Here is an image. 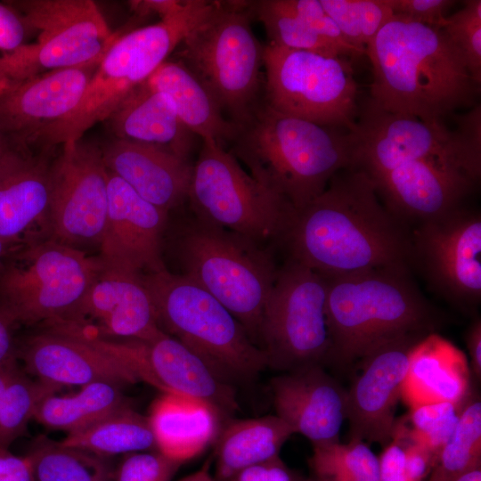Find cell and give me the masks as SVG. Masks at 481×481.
<instances>
[{"instance_id": "obj_28", "label": "cell", "mask_w": 481, "mask_h": 481, "mask_svg": "<svg viewBox=\"0 0 481 481\" xmlns=\"http://www.w3.org/2000/svg\"><path fill=\"white\" fill-rule=\"evenodd\" d=\"M220 416L204 401L163 393L151 404L148 420L157 451L183 463L201 453L215 438Z\"/></svg>"}, {"instance_id": "obj_37", "label": "cell", "mask_w": 481, "mask_h": 481, "mask_svg": "<svg viewBox=\"0 0 481 481\" xmlns=\"http://www.w3.org/2000/svg\"><path fill=\"white\" fill-rule=\"evenodd\" d=\"M346 41L365 54V49L394 16L387 0H320Z\"/></svg>"}, {"instance_id": "obj_38", "label": "cell", "mask_w": 481, "mask_h": 481, "mask_svg": "<svg viewBox=\"0 0 481 481\" xmlns=\"http://www.w3.org/2000/svg\"><path fill=\"white\" fill-rule=\"evenodd\" d=\"M311 463L327 481H380L379 459L364 442L314 446Z\"/></svg>"}, {"instance_id": "obj_45", "label": "cell", "mask_w": 481, "mask_h": 481, "mask_svg": "<svg viewBox=\"0 0 481 481\" xmlns=\"http://www.w3.org/2000/svg\"><path fill=\"white\" fill-rule=\"evenodd\" d=\"M380 481H408L405 471L404 442L397 435L385 446L379 459Z\"/></svg>"}, {"instance_id": "obj_11", "label": "cell", "mask_w": 481, "mask_h": 481, "mask_svg": "<svg viewBox=\"0 0 481 481\" xmlns=\"http://www.w3.org/2000/svg\"><path fill=\"white\" fill-rule=\"evenodd\" d=\"M457 124L452 129L444 122L390 113L368 100L349 131L352 167L371 175L407 159L444 158L481 175L480 104L459 117Z\"/></svg>"}, {"instance_id": "obj_5", "label": "cell", "mask_w": 481, "mask_h": 481, "mask_svg": "<svg viewBox=\"0 0 481 481\" xmlns=\"http://www.w3.org/2000/svg\"><path fill=\"white\" fill-rule=\"evenodd\" d=\"M211 5L213 1L188 0L177 14L121 34L104 53L76 108L43 129L34 144L55 147L76 141L106 121L166 61Z\"/></svg>"}, {"instance_id": "obj_39", "label": "cell", "mask_w": 481, "mask_h": 481, "mask_svg": "<svg viewBox=\"0 0 481 481\" xmlns=\"http://www.w3.org/2000/svg\"><path fill=\"white\" fill-rule=\"evenodd\" d=\"M460 405L440 402L411 409L405 419L409 426L404 421L396 420L394 433L426 447L434 455L436 462L456 428L461 411Z\"/></svg>"}, {"instance_id": "obj_47", "label": "cell", "mask_w": 481, "mask_h": 481, "mask_svg": "<svg viewBox=\"0 0 481 481\" xmlns=\"http://www.w3.org/2000/svg\"><path fill=\"white\" fill-rule=\"evenodd\" d=\"M404 452L407 480L421 481L435 466L434 455L423 445L410 441L404 443Z\"/></svg>"}, {"instance_id": "obj_46", "label": "cell", "mask_w": 481, "mask_h": 481, "mask_svg": "<svg viewBox=\"0 0 481 481\" xmlns=\"http://www.w3.org/2000/svg\"><path fill=\"white\" fill-rule=\"evenodd\" d=\"M229 481H298L279 456L249 466Z\"/></svg>"}, {"instance_id": "obj_53", "label": "cell", "mask_w": 481, "mask_h": 481, "mask_svg": "<svg viewBox=\"0 0 481 481\" xmlns=\"http://www.w3.org/2000/svg\"><path fill=\"white\" fill-rule=\"evenodd\" d=\"M179 481H215L205 469L198 470Z\"/></svg>"}, {"instance_id": "obj_26", "label": "cell", "mask_w": 481, "mask_h": 481, "mask_svg": "<svg viewBox=\"0 0 481 481\" xmlns=\"http://www.w3.org/2000/svg\"><path fill=\"white\" fill-rule=\"evenodd\" d=\"M465 354L436 332L421 338L409 354L401 399L410 410L428 404H461L469 390Z\"/></svg>"}, {"instance_id": "obj_32", "label": "cell", "mask_w": 481, "mask_h": 481, "mask_svg": "<svg viewBox=\"0 0 481 481\" xmlns=\"http://www.w3.org/2000/svg\"><path fill=\"white\" fill-rule=\"evenodd\" d=\"M102 457L157 449L148 420L126 404L87 428L67 434L60 441Z\"/></svg>"}, {"instance_id": "obj_30", "label": "cell", "mask_w": 481, "mask_h": 481, "mask_svg": "<svg viewBox=\"0 0 481 481\" xmlns=\"http://www.w3.org/2000/svg\"><path fill=\"white\" fill-rule=\"evenodd\" d=\"M294 430L277 415L231 423L221 433L216 447V473L229 480L240 470L279 456Z\"/></svg>"}, {"instance_id": "obj_14", "label": "cell", "mask_w": 481, "mask_h": 481, "mask_svg": "<svg viewBox=\"0 0 481 481\" xmlns=\"http://www.w3.org/2000/svg\"><path fill=\"white\" fill-rule=\"evenodd\" d=\"M326 298L325 276L292 259L278 269L259 331L268 366L289 371L327 361Z\"/></svg>"}, {"instance_id": "obj_17", "label": "cell", "mask_w": 481, "mask_h": 481, "mask_svg": "<svg viewBox=\"0 0 481 481\" xmlns=\"http://www.w3.org/2000/svg\"><path fill=\"white\" fill-rule=\"evenodd\" d=\"M141 275L102 265L73 312L48 329L89 338L148 341L156 338L163 330Z\"/></svg>"}, {"instance_id": "obj_7", "label": "cell", "mask_w": 481, "mask_h": 481, "mask_svg": "<svg viewBox=\"0 0 481 481\" xmlns=\"http://www.w3.org/2000/svg\"><path fill=\"white\" fill-rule=\"evenodd\" d=\"M159 328L225 381L249 379L268 367L265 352L218 300L182 274L167 269L141 275Z\"/></svg>"}, {"instance_id": "obj_1", "label": "cell", "mask_w": 481, "mask_h": 481, "mask_svg": "<svg viewBox=\"0 0 481 481\" xmlns=\"http://www.w3.org/2000/svg\"><path fill=\"white\" fill-rule=\"evenodd\" d=\"M297 261L323 276L412 264L411 234L356 167L338 172L325 190L294 210L282 234Z\"/></svg>"}, {"instance_id": "obj_35", "label": "cell", "mask_w": 481, "mask_h": 481, "mask_svg": "<svg viewBox=\"0 0 481 481\" xmlns=\"http://www.w3.org/2000/svg\"><path fill=\"white\" fill-rule=\"evenodd\" d=\"M481 403H469L461 409L456 428L432 469L428 481H453L480 468Z\"/></svg>"}, {"instance_id": "obj_4", "label": "cell", "mask_w": 481, "mask_h": 481, "mask_svg": "<svg viewBox=\"0 0 481 481\" xmlns=\"http://www.w3.org/2000/svg\"><path fill=\"white\" fill-rule=\"evenodd\" d=\"M326 280L330 342L327 361L334 364L360 362L404 336L435 332L436 312L412 281L409 269H371Z\"/></svg>"}, {"instance_id": "obj_21", "label": "cell", "mask_w": 481, "mask_h": 481, "mask_svg": "<svg viewBox=\"0 0 481 481\" xmlns=\"http://www.w3.org/2000/svg\"><path fill=\"white\" fill-rule=\"evenodd\" d=\"M54 147L10 145L0 156V239L22 245L51 238L50 175Z\"/></svg>"}, {"instance_id": "obj_52", "label": "cell", "mask_w": 481, "mask_h": 481, "mask_svg": "<svg viewBox=\"0 0 481 481\" xmlns=\"http://www.w3.org/2000/svg\"><path fill=\"white\" fill-rule=\"evenodd\" d=\"M20 371L17 360L0 364V397Z\"/></svg>"}, {"instance_id": "obj_24", "label": "cell", "mask_w": 481, "mask_h": 481, "mask_svg": "<svg viewBox=\"0 0 481 481\" xmlns=\"http://www.w3.org/2000/svg\"><path fill=\"white\" fill-rule=\"evenodd\" d=\"M276 415L314 446L339 442L346 390L322 364L306 365L271 380Z\"/></svg>"}, {"instance_id": "obj_3", "label": "cell", "mask_w": 481, "mask_h": 481, "mask_svg": "<svg viewBox=\"0 0 481 481\" xmlns=\"http://www.w3.org/2000/svg\"><path fill=\"white\" fill-rule=\"evenodd\" d=\"M229 151L264 187L299 209L352 167L347 130L279 112L265 101L237 128Z\"/></svg>"}, {"instance_id": "obj_40", "label": "cell", "mask_w": 481, "mask_h": 481, "mask_svg": "<svg viewBox=\"0 0 481 481\" xmlns=\"http://www.w3.org/2000/svg\"><path fill=\"white\" fill-rule=\"evenodd\" d=\"M440 29L463 55L476 83H481V1L468 0L459 11L446 16Z\"/></svg>"}, {"instance_id": "obj_31", "label": "cell", "mask_w": 481, "mask_h": 481, "mask_svg": "<svg viewBox=\"0 0 481 481\" xmlns=\"http://www.w3.org/2000/svg\"><path fill=\"white\" fill-rule=\"evenodd\" d=\"M129 404L122 386L97 381L70 395H50L38 404L34 420L52 430L68 434L84 429L113 411Z\"/></svg>"}, {"instance_id": "obj_33", "label": "cell", "mask_w": 481, "mask_h": 481, "mask_svg": "<svg viewBox=\"0 0 481 481\" xmlns=\"http://www.w3.org/2000/svg\"><path fill=\"white\" fill-rule=\"evenodd\" d=\"M28 456L36 481H115L109 458L45 436Z\"/></svg>"}, {"instance_id": "obj_36", "label": "cell", "mask_w": 481, "mask_h": 481, "mask_svg": "<svg viewBox=\"0 0 481 481\" xmlns=\"http://www.w3.org/2000/svg\"><path fill=\"white\" fill-rule=\"evenodd\" d=\"M60 389L20 371L0 397V450H9L24 434L41 401Z\"/></svg>"}, {"instance_id": "obj_44", "label": "cell", "mask_w": 481, "mask_h": 481, "mask_svg": "<svg viewBox=\"0 0 481 481\" xmlns=\"http://www.w3.org/2000/svg\"><path fill=\"white\" fill-rule=\"evenodd\" d=\"M29 32L20 16L8 4L0 3V55L25 45Z\"/></svg>"}, {"instance_id": "obj_50", "label": "cell", "mask_w": 481, "mask_h": 481, "mask_svg": "<svg viewBox=\"0 0 481 481\" xmlns=\"http://www.w3.org/2000/svg\"><path fill=\"white\" fill-rule=\"evenodd\" d=\"M12 325L0 312V364L17 360V349L12 333Z\"/></svg>"}, {"instance_id": "obj_20", "label": "cell", "mask_w": 481, "mask_h": 481, "mask_svg": "<svg viewBox=\"0 0 481 481\" xmlns=\"http://www.w3.org/2000/svg\"><path fill=\"white\" fill-rule=\"evenodd\" d=\"M167 218V212L108 170V209L98 257L103 267L132 274L167 269L161 258Z\"/></svg>"}, {"instance_id": "obj_6", "label": "cell", "mask_w": 481, "mask_h": 481, "mask_svg": "<svg viewBox=\"0 0 481 481\" xmlns=\"http://www.w3.org/2000/svg\"><path fill=\"white\" fill-rule=\"evenodd\" d=\"M250 1H214L175 49L237 128L264 102L263 49L251 29Z\"/></svg>"}, {"instance_id": "obj_41", "label": "cell", "mask_w": 481, "mask_h": 481, "mask_svg": "<svg viewBox=\"0 0 481 481\" xmlns=\"http://www.w3.org/2000/svg\"><path fill=\"white\" fill-rule=\"evenodd\" d=\"M183 463L159 452L127 454L115 472V481H170Z\"/></svg>"}, {"instance_id": "obj_23", "label": "cell", "mask_w": 481, "mask_h": 481, "mask_svg": "<svg viewBox=\"0 0 481 481\" xmlns=\"http://www.w3.org/2000/svg\"><path fill=\"white\" fill-rule=\"evenodd\" d=\"M27 371L62 388L97 382L122 387L140 381L136 373L98 339L49 330L30 338L21 350Z\"/></svg>"}, {"instance_id": "obj_9", "label": "cell", "mask_w": 481, "mask_h": 481, "mask_svg": "<svg viewBox=\"0 0 481 481\" xmlns=\"http://www.w3.org/2000/svg\"><path fill=\"white\" fill-rule=\"evenodd\" d=\"M102 264L52 238L14 246L0 264V312L14 325H48L77 307Z\"/></svg>"}, {"instance_id": "obj_10", "label": "cell", "mask_w": 481, "mask_h": 481, "mask_svg": "<svg viewBox=\"0 0 481 481\" xmlns=\"http://www.w3.org/2000/svg\"><path fill=\"white\" fill-rule=\"evenodd\" d=\"M28 30L32 44L0 55V86L79 66L102 56L121 35L111 32L92 0L6 1Z\"/></svg>"}, {"instance_id": "obj_29", "label": "cell", "mask_w": 481, "mask_h": 481, "mask_svg": "<svg viewBox=\"0 0 481 481\" xmlns=\"http://www.w3.org/2000/svg\"><path fill=\"white\" fill-rule=\"evenodd\" d=\"M153 88L171 101L182 123L202 140H211L226 149L237 127L197 77L179 61H166L148 78Z\"/></svg>"}, {"instance_id": "obj_57", "label": "cell", "mask_w": 481, "mask_h": 481, "mask_svg": "<svg viewBox=\"0 0 481 481\" xmlns=\"http://www.w3.org/2000/svg\"><path fill=\"white\" fill-rule=\"evenodd\" d=\"M324 481H327V480H324Z\"/></svg>"}, {"instance_id": "obj_16", "label": "cell", "mask_w": 481, "mask_h": 481, "mask_svg": "<svg viewBox=\"0 0 481 481\" xmlns=\"http://www.w3.org/2000/svg\"><path fill=\"white\" fill-rule=\"evenodd\" d=\"M412 263L446 299L466 306L481 298V216L462 206L419 223L411 234Z\"/></svg>"}, {"instance_id": "obj_12", "label": "cell", "mask_w": 481, "mask_h": 481, "mask_svg": "<svg viewBox=\"0 0 481 481\" xmlns=\"http://www.w3.org/2000/svg\"><path fill=\"white\" fill-rule=\"evenodd\" d=\"M196 219L261 245L281 237L293 212L283 199L260 184L225 148L202 140L188 191Z\"/></svg>"}, {"instance_id": "obj_8", "label": "cell", "mask_w": 481, "mask_h": 481, "mask_svg": "<svg viewBox=\"0 0 481 481\" xmlns=\"http://www.w3.org/2000/svg\"><path fill=\"white\" fill-rule=\"evenodd\" d=\"M183 276L218 300L259 340L264 308L278 269L262 246L233 232L194 219L177 239Z\"/></svg>"}, {"instance_id": "obj_25", "label": "cell", "mask_w": 481, "mask_h": 481, "mask_svg": "<svg viewBox=\"0 0 481 481\" xmlns=\"http://www.w3.org/2000/svg\"><path fill=\"white\" fill-rule=\"evenodd\" d=\"M102 151L108 170L157 208L168 213L187 200L192 169L187 159L115 137Z\"/></svg>"}, {"instance_id": "obj_49", "label": "cell", "mask_w": 481, "mask_h": 481, "mask_svg": "<svg viewBox=\"0 0 481 481\" xmlns=\"http://www.w3.org/2000/svg\"><path fill=\"white\" fill-rule=\"evenodd\" d=\"M131 6L140 14L158 13L161 20L174 16L184 9L187 1L146 0L132 1Z\"/></svg>"}, {"instance_id": "obj_22", "label": "cell", "mask_w": 481, "mask_h": 481, "mask_svg": "<svg viewBox=\"0 0 481 481\" xmlns=\"http://www.w3.org/2000/svg\"><path fill=\"white\" fill-rule=\"evenodd\" d=\"M103 55L0 86V135L12 144L33 145L43 129L76 108Z\"/></svg>"}, {"instance_id": "obj_15", "label": "cell", "mask_w": 481, "mask_h": 481, "mask_svg": "<svg viewBox=\"0 0 481 481\" xmlns=\"http://www.w3.org/2000/svg\"><path fill=\"white\" fill-rule=\"evenodd\" d=\"M60 146L50 175L51 238L76 248L100 246L108 209L102 147L83 137Z\"/></svg>"}, {"instance_id": "obj_18", "label": "cell", "mask_w": 481, "mask_h": 481, "mask_svg": "<svg viewBox=\"0 0 481 481\" xmlns=\"http://www.w3.org/2000/svg\"><path fill=\"white\" fill-rule=\"evenodd\" d=\"M426 335H408L376 348L360 363L361 371L346 390L349 441L386 446L393 437L395 409L413 345Z\"/></svg>"}, {"instance_id": "obj_55", "label": "cell", "mask_w": 481, "mask_h": 481, "mask_svg": "<svg viewBox=\"0 0 481 481\" xmlns=\"http://www.w3.org/2000/svg\"><path fill=\"white\" fill-rule=\"evenodd\" d=\"M13 247V245H11L0 239V264Z\"/></svg>"}, {"instance_id": "obj_2", "label": "cell", "mask_w": 481, "mask_h": 481, "mask_svg": "<svg viewBox=\"0 0 481 481\" xmlns=\"http://www.w3.org/2000/svg\"><path fill=\"white\" fill-rule=\"evenodd\" d=\"M365 55L372 67L369 100L385 111L444 122L476 103L479 84L440 28L393 16Z\"/></svg>"}, {"instance_id": "obj_43", "label": "cell", "mask_w": 481, "mask_h": 481, "mask_svg": "<svg viewBox=\"0 0 481 481\" xmlns=\"http://www.w3.org/2000/svg\"><path fill=\"white\" fill-rule=\"evenodd\" d=\"M394 16L440 28L452 0H387Z\"/></svg>"}, {"instance_id": "obj_19", "label": "cell", "mask_w": 481, "mask_h": 481, "mask_svg": "<svg viewBox=\"0 0 481 481\" xmlns=\"http://www.w3.org/2000/svg\"><path fill=\"white\" fill-rule=\"evenodd\" d=\"M108 346L132 368L140 381L163 393L204 401L220 414L238 406L233 389L201 358L164 331L148 341L110 340Z\"/></svg>"}, {"instance_id": "obj_42", "label": "cell", "mask_w": 481, "mask_h": 481, "mask_svg": "<svg viewBox=\"0 0 481 481\" xmlns=\"http://www.w3.org/2000/svg\"><path fill=\"white\" fill-rule=\"evenodd\" d=\"M288 4L321 38L332 45L342 57L363 55L346 41L320 0H288Z\"/></svg>"}, {"instance_id": "obj_56", "label": "cell", "mask_w": 481, "mask_h": 481, "mask_svg": "<svg viewBox=\"0 0 481 481\" xmlns=\"http://www.w3.org/2000/svg\"><path fill=\"white\" fill-rule=\"evenodd\" d=\"M10 145H13V144L10 143L0 135V156L4 151V150Z\"/></svg>"}, {"instance_id": "obj_51", "label": "cell", "mask_w": 481, "mask_h": 481, "mask_svg": "<svg viewBox=\"0 0 481 481\" xmlns=\"http://www.w3.org/2000/svg\"><path fill=\"white\" fill-rule=\"evenodd\" d=\"M467 346L471 366L477 377H481V321L473 322L467 334Z\"/></svg>"}, {"instance_id": "obj_13", "label": "cell", "mask_w": 481, "mask_h": 481, "mask_svg": "<svg viewBox=\"0 0 481 481\" xmlns=\"http://www.w3.org/2000/svg\"><path fill=\"white\" fill-rule=\"evenodd\" d=\"M264 101L273 110L319 125L354 128L357 85L344 57L264 45Z\"/></svg>"}, {"instance_id": "obj_34", "label": "cell", "mask_w": 481, "mask_h": 481, "mask_svg": "<svg viewBox=\"0 0 481 481\" xmlns=\"http://www.w3.org/2000/svg\"><path fill=\"white\" fill-rule=\"evenodd\" d=\"M249 10L252 16L263 23L269 44L330 57H342L290 8L288 0L250 1Z\"/></svg>"}, {"instance_id": "obj_54", "label": "cell", "mask_w": 481, "mask_h": 481, "mask_svg": "<svg viewBox=\"0 0 481 481\" xmlns=\"http://www.w3.org/2000/svg\"><path fill=\"white\" fill-rule=\"evenodd\" d=\"M453 481H481V469L480 468H477L468 471L458 477Z\"/></svg>"}, {"instance_id": "obj_48", "label": "cell", "mask_w": 481, "mask_h": 481, "mask_svg": "<svg viewBox=\"0 0 481 481\" xmlns=\"http://www.w3.org/2000/svg\"><path fill=\"white\" fill-rule=\"evenodd\" d=\"M0 481H36L29 457L0 450Z\"/></svg>"}, {"instance_id": "obj_27", "label": "cell", "mask_w": 481, "mask_h": 481, "mask_svg": "<svg viewBox=\"0 0 481 481\" xmlns=\"http://www.w3.org/2000/svg\"><path fill=\"white\" fill-rule=\"evenodd\" d=\"M115 138L152 145L187 159L195 136L179 119L169 98L147 81L106 120Z\"/></svg>"}]
</instances>
